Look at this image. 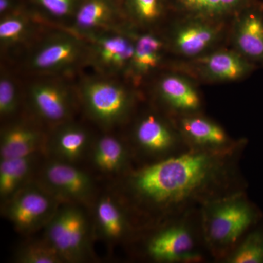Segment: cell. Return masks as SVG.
Masks as SVG:
<instances>
[{"mask_svg": "<svg viewBox=\"0 0 263 263\" xmlns=\"http://www.w3.org/2000/svg\"><path fill=\"white\" fill-rule=\"evenodd\" d=\"M133 28L130 24L126 28L107 29L85 36L89 41L88 60L103 73L127 74L134 53Z\"/></svg>", "mask_w": 263, "mask_h": 263, "instance_id": "obj_10", "label": "cell"}, {"mask_svg": "<svg viewBox=\"0 0 263 263\" xmlns=\"http://www.w3.org/2000/svg\"><path fill=\"white\" fill-rule=\"evenodd\" d=\"M126 14L136 28L152 30L166 13L165 0H124Z\"/></svg>", "mask_w": 263, "mask_h": 263, "instance_id": "obj_25", "label": "cell"}, {"mask_svg": "<svg viewBox=\"0 0 263 263\" xmlns=\"http://www.w3.org/2000/svg\"><path fill=\"white\" fill-rule=\"evenodd\" d=\"M88 143L89 135L84 127L66 122L55 133L52 148L60 160L71 163L82 157Z\"/></svg>", "mask_w": 263, "mask_h": 263, "instance_id": "obj_22", "label": "cell"}, {"mask_svg": "<svg viewBox=\"0 0 263 263\" xmlns=\"http://www.w3.org/2000/svg\"><path fill=\"white\" fill-rule=\"evenodd\" d=\"M32 31V24L25 15L10 13L0 21V43L2 48L14 47L27 41Z\"/></svg>", "mask_w": 263, "mask_h": 263, "instance_id": "obj_27", "label": "cell"}, {"mask_svg": "<svg viewBox=\"0 0 263 263\" xmlns=\"http://www.w3.org/2000/svg\"><path fill=\"white\" fill-rule=\"evenodd\" d=\"M99 231L108 241H118L133 231V226L127 213L111 197H102L95 209Z\"/></svg>", "mask_w": 263, "mask_h": 263, "instance_id": "obj_21", "label": "cell"}, {"mask_svg": "<svg viewBox=\"0 0 263 263\" xmlns=\"http://www.w3.org/2000/svg\"><path fill=\"white\" fill-rule=\"evenodd\" d=\"M57 198L46 188L24 186L7 200L5 214L15 230L28 234L47 226L58 210Z\"/></svg>", "mask_w": 263, "mask_h": 263, "instance_id": "obj_9", "label": "cell"}, {"mask_svg": "<svg viewBox=\"0 0 263 263\" xmlns=\"http://www.w3.org/2000/svg\"><path fill=\"white\" fill-rule=\"evenodd\" d=\"M255 66L233 48H219L201 56L183 60L176 66V70L204 82L224 83L245 79Z\"/></svg>", "mask_w": 263, "mask_h": 263, "instance_id": "obj_8", "label": "cell"}, {"mask_svg": "<svg viewBox=\"0 0 263 263\" xmlns=\"http://www.w3.org/2000/svg\"><path fill=\"white\" fill-rule=\"evenodd\" d=\"M133 36L134 53L126 75L133 84L138 86L145 78L162 65L167 47L164 37L157 35L152 30L138 32L134 27Z\"/></svg>", "mask_w": 263, "mask_h": 263, "instance_id": "obj_17", "label": "cell"}, {"mask_svg": "<svg viewBox=\"0 0 263 263\" xmlns=\"http://www.w3.org/2000/svg\"><path fill=\"white\" fill-rule=\"evenodd\" d=\"M174 120L189 148L223 149L238 141L233 140L220 124L202 113L183 116Z\"/></svg>", "mask_w": 263, "mask_h": 263, "instance_id": "obj_16", "label": "cell"}, {"mask_svg": "<svg viewBox=\"0 0 263 263\" xmlns=\"http://www.w3.org/2000/svg\"><path fill=\"white\" fill-rule=\"evenodd\" d=\"M34 161V155L1 160L0 195L3 200H8L23 187L32 171Z\"/></svg>", "mask_w": 263, "mask_h": 263, "instance_id": "obj_24", "label": "cell"}, {"mask_svg": "<svg viewBox=\"0 0 263 263\" xmlns=\"http://www.w3.org/2000/svg\"><path fill=\"white\" fill-rule=\"evenodd\" d=\"M43 142L42 133L26 123H15L1 133V160L21 158L35 155Z\"/></svg>", "mask_w": 263, "mask_h": 263, "instance_id": "obj_20", "label": "cell"}, {"mask_svg": "<svg viewBox=\"0 0 263 263\" xmlns=\"http://www.w3.org/2000/svg\"><path fill=\"white\" fill-rule=\"evenodd\" d=\"M192 79L176 70L163 74L157 81V98L173 119L202 113V97Z\"/></svg>", "mask_w": 263, "mask_h": 263, "instance_id": "obj_12", "label": "cell"}, {"mask_svg": "<svg viewBox=\"0 0 263 263\" xmlns=\"http://www.w3.org/2000/svg\"><path fill=\"white\" fill-rule=\"evenodd\" d=\"M254 2L255 0H173V4L182 16L230 22Z\"/></svg>", "mask_w": 263, "mask_h": 263, "instance_id": "obj_19", "label": "cell"}, {"mask_svg": "<svg viewBox=\"0 0 263 263\" xmlns=\"http://www.w3.org/2000/svg\"><path fill=\"white\" fill-rule=\"evenodd\" d=\"M157 226L145 241V254L151 260L198 263L212 259L202 235L200 209Z\"/></svg>", "mask_w": 263, "mask_h": 263, "instance_id": "obj_3", "label": "cell"}, {"mask_svg": "<svg viewBox=\"0 0 263 263\" xmlns=\"http://www.w3.org/2000/svg\"><path fill=\"white\" fill-rule=\"evenodd\" d=\"M179 19L171 25L164 40L167 50L183 60L219 48L221 43L229 35L231 22L182 15Z\"/></svg>", "mask_w": 263, "mask_h": 263, "instance_id": "obj_5", "label": "cell"}, {"mask_svg": "<svg viewBox=\"0 0 263 263\" xmlns=\"http://www.w3.org/2000/svg\"><path fill=\"white\" fill-rule=\"evenodd\" d=\"M92 160L100 171L118 173L127 166L129 152L124 143L115 137L103 136L95 143Z\"/></svg>", "mask_w": 263, "mask_h": 263, "instance_id": "obj_23", "label": "cell"}, {"mask_svg": "<svg viewBox=\"0 0 263 263\" xmlns=\"http://www.w3.org/2000/svg\"><path fill=\"white\" fill-rule=\"evenodd\" d=\"M247 144L240 139L223 149L189 148L134 170L125 183L131 203L158 224L213 199L246 191L240 163Z\"/></svg>", "mask_w": 263, "mask_h": 263, "instance_id": "obj_1", "label": "cell"}, {"mask_svg": "<svg viewBox=\"0 0 263 263\" xmlns=\"http://www.w3.org/2000/svg\"><path fill=\"white\" fill-rule=\"evenodd\" d=\"M120 10L114 0H81L73 15L74 32L84 37L107 29H117Z\"/></svg>", "mask_w": 263, "mask_h": 263, "instance_id": "obj_18", "label": "cell"}, {"mask_svg": "<svg viewBox=\"0 0 263 263\" xmlns=\"http://www.w3.org/2000/svg\"><path fill=\"white\" fill-rule=\"evenodd\" d=\"M133 138L137 149L154 162L189 149L174 119L156 112H146L137 120Z\"/></svg>", "mask_w": 263, "mask_h": 263, "instance_id": "obj_6", "label": "cell"}, {"mask_svg": "<svg viewBox=\"0 0 263 263\" xmlns=\"http://www.w3.org/2000/svg\"><path fill=\"white\" fill-rule=\"evenodd\" d=\"M29 99L38 117L51 124H64L73 110L70 90L60 81L41 80L29 88Z\"/></svg>", "mask_w": 263, "mask_h": 263, "instance_id": "obj_14", "label": "cell"}, {"mask_svg": "<svg viewBox=\"0 0 263 263\" xmlns=\"http://www.w3.org/2000/svg\"><path fill=\"white\" fill-rule=\"evenodd\" d=\"M15 8H16L15 0H0V14L2 16L14 13Z\"/></svg>", "mask_w": 263, "mask_h": 263, "instance_id": "obj_31", "label": "cell"}, {"mask_svg": "<svg viewBox=\"0 0 263 263\" xmlns=\"http://www.w3.org/2000/svg\"><path fill=\"white\" fill-rule=\"evenodd\" d=\"M43 180L55 197L70 202H85L93 192L89 175L68 162L53 161L45 166Z\"/></svg>", "mask_w": 263, "mask_h": 263, "instance_id": "obj_15", "label": "cell"}, {"mask_svg": "<svg viewBox=\"0 0 263 263\" xmlns=\"http://www.w3.org/2000/svg\"><path fill=\"white\" fill-rule=\"evenodd\" d=\"M259 221L240 240L222 263H263V224Z\"/></svg>", "mask_w": 263, "mask_h": 263, "instance_id": "obj_26", "label": "cell"}, {"mask_svg": "<svg viewBox=\"0 0 263 263\" xmlns=\"http://www.w3.org/2000/svg\"><path fill=\"white\" fill-rule=\"evenodd\" d=\"M232 48L254 65H263V5L255 3L230 22Z\"/></svg>", "mask_w": 263, "mask_h": 263, "instance_id": "obj_13", "label": "cell"}, {"mask_svg": "<svg viewBox=\"0 0 263 263\" xmlns=\"http://www.w3.org/2000/svg\"><path fill=\"white\" fill-rule=\"evenodd\" d=\"M88 44L68 32H57L45 38L31 53L28 67L38 74H57L70 70L87 59Z\"/></svg>", "mask_w": 263, "mask_h": 263, "instance_id": "obj_11", "label": "cell"}, {"mask_svg": "<svg viewBox=\"0 0 263 263\" xmlns=\"http://www.w3.org/2000/svg\"><path fill=\"white\" fill-rule=\"evenodd\" d=\"M79 93L90 117L104 127L125 121L136 103V96L129 88L107 78L85 79L81 81Z\"/></svg>", "mask_w": 263, "mask_h": 263, "instance_id": "obj_4", "label": "cell"}, {"mask_svg": "<svg viewBox=\"0 0 263 263\" xmlns=\"http://www.w3.org/2000/svg\"><path fill=\"white\" fill-rule=\"evenodd\" d=\"M16 262L21 263H60L63 262L60 254L54 247L44 241L32 242L22 247L16 254Z\"/></svg>", "mask_w": 263, "mask_h": 263, "instance_id": "obj_28", "label": "cell"}, {"mask_svg": "<svg viewBox=\"0 0 263 263\" xmlns=\"http://www.w3.org/2000/svg\"><path fill=\"white\" fill-rule=\"evenodd\" d=\"M46 228V240L64 262H79L84 258L89 245V224L79 208L73 205L59 208Z\"/></svg>", "mask_w": 263, "mask_h": 263, "instance_id": "obj_7", "label": "cell"}, {"mask_svg": "<svg viewBox=\"0 0 263 263\" xmlns=\"http://www.w3.org/2000/svg\"><path fill=\"white\" fill-rule=\"evenodd\" d=\"M202 235L213 260L221 262L262 214L246 191L205 202L200 208Z\"/></svg>", "mask_w": 263, "mask_h": 263, "instance_id": "obj_2", "label": "cell"}, {"mask_svg": "<svg viewBox=\"0 0 263 263\" xmlns=\"http://www.w3.org/2000/svg\"><path fill=\"white\" fill-rule=\"evenodd\" d=\"M81 0H33L46 13L55 18L73 16Z\"/></svg>", "mask_w": 263, "mask_h": 263, "instance_id": "obj_30", "label": "cell"}, {"mask_svg": "<svg viewBox=\"0 0 263 263\" xmlns=\"http://www.w3.org/2000/svg\"><path fill=\"white\" fill-rule=\"evenodd\" d=\"M18 91L13 78L2 72L0 78V115L2 117H11L18 108Z\"/></svg>", "mask_w": 263, "mask_h": 263, "instance_id": "obj_29", "label": "cell"}]
</instances>
